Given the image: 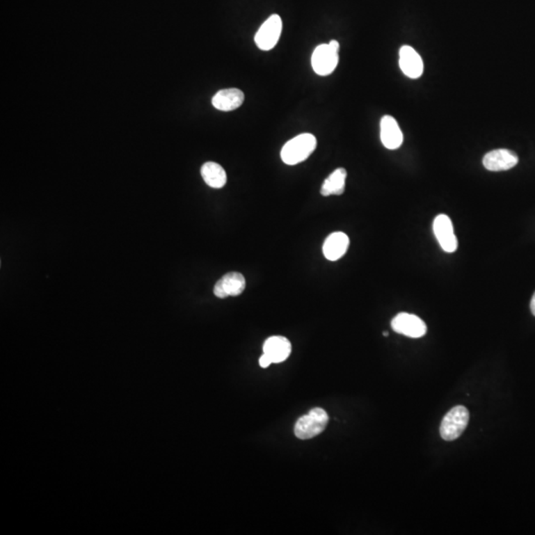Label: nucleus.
I'll return each mask as SVG.
<instances>
[{
    "instance_id": "1",
    "label": "nucleus",
    "mask_w": 535,
    "mask_h": 535,
    "mask_svg": "<svg viewBox=\"0 0 535 535\" xmlns=\"http://www.w3.org/2000/svg\"><path fill=\"white\" fill-rule=\"evenodd\" d=\"M317 138L310 133H303L287 141L281 151L282 162L289 166L298 165L307 160L317 149Z\"/></svg>"
},
{
    "instance_id": "2",
    "label": "nucleus",
    "mask_w": 535,
    "mask_h": 535,
    "mask_svg": "<svg viewBox=\"0 0 535 535\" xmlns=\"http://www.w3.org/2000/svg\"><path fill=\"white\" fill-rule=\"evenodd\" d=\"M328 422V415L324 408H312L307 415L298 418L294 425V436L301 440L314 438L324 431Z\"/></svg>"
},
{
    "instance_id": "3",
    "label": "nucleus",
    "mask_w": 535,
    "mask_h": 535,
    "mask_svg": "<svg viewBox=\"0 0 535 535\" xmlns=\"http://www.w3.org/2000/svg\"><path fill=\"white\" fill-rule=\"evenodd\" d=\"M340 43L335 40L315 48L312 53V65L319 76L326 77L333 74L340 63Z\"/></svg>"
},
{
    "instance_id": "4",
    "label": "nucleus",
    "mask_w": 535,
    "mask_h": 535,
    "mask_svg": "<svg viewBox=\"0 0 535 535\" xmlns=\"http://www.w3.org/2000/svg\"><path fill=\"white\" fill-rule=\"evenodd\" d=\"M469 417V411L463 406H455L448 411L441 422V438L446 441L459 438L468 425Z\"/></svg>"
},
{
    "instance_id": "5",
    "label": "nucleus",
    "mask_w": 535,
    "mask_h": 535,
    "mask_svg": "<svg viewBox=\"0 0 535 535\" xmlns=\"http://www.w3.org/2000/svg\"><path fill=\"white\" fill-rule=\"evenodd\" d=\"M282 21L278 14L270 16L255 35V43L262 51L275 48L281 37Z\"/></svg>"
},
{
    "instance_id": "6",
    "label": "nucleus",
    "mask_w": 535,
    "mask_h": 535,
    "mask_svg": "<svg viewBox=\"0 0 535 535\" xmlns=\"http://www.w3.org/2000/svg\"><path fill=\"white\" fill-rule=\"evenodd\" d=\"M392 330L410 338H420L427 331L424 320L415 314L401 312L392 320Z\"/></svg>"
},
{
    "instance_id": "7",
    "label": "nucleus",
    "mask_w": 535,
    "mask_h": 535,
    "mask_svg": "<svg viewBox=\"0 0 535 535\" xmlns=\"http://www.w3.org/2000/svg\"><path fill=\"white\" fill-rule=\"evenodd\" d=\"M433 232L439 245L446 253H453L456 251L457 238L449 217L445 214H439L436 216L433 221Z\"/></svg>"
},
{
    "instance_id": "8",
    "label": "nucleus",
    "mask_w": 535,
    "mask_h": 535,
    "mask_svg": "<svg viewBox=\"0 0 535 535\" xmlns=\"http://www.w3.org/2000/svg\"><path fill=\"white\" fill-rule=\"evenodd\" d=\"M518 163V157L513 151L508 149H497L486 154L483 159V165L490 172H501L513 169Z\"/></svg>"
},
{
    "instance_id": "9",
    "label": "nucleus",
    "mask_w": 535,
    "mask_h": 535,
    "mask_svg": "<svg viewBox=\"0 0 535 535\" xmlns=\"http://www.w3.org/2000/svg\"><path fill=\"white\" fill-rule=\"evenodd\" d=\"M246 280L244 276L238 272H231L224 275L214 286V293L219 298L228 296H237L245 291Z\"/></svg>"
},
{
    "instance_id": "10",
    "label": "nucleus",
    "mask_w": 535,
    "mask_h": 535,
    "mask_svg": "<svg viewBox=\"0 0 535 535\" xmlns=\"http://www.w3.org/2000/svg\"><path fill=\"white\" fill-rule=\"evenodd\" d=\"M399 67L410 79H418L424 72V62L420 54L410 46L399 49Z\"/></svg>"
},
{
    "instance_id": "11",
    "label": "nucleus",
    "mask_w": 535,
    "mask_h": 535,
    "mask_svg": "<svg viewBox=\"0 0 535 535\" xmlns=\"http://www.w3.org/2000/svg\"><path fill=\"white\" fill-rule=\"evenodd\" d=\"M381 141L389 150H396L404 142V135L396 119L385 115L381 120Z\"/></svg>"
},
{
    "instance_id": "12",
    "label": "nucleus",
    "mask_w": 535,
    "mask_h": 535,
    "mask_svg": "<svg viewBox=\"0 0 535 535\" xmlns=\"http://www.w3.org/2000/svg\"><path fill=\"white\" fill-rule=\"evenodd\" d=\"M263 351L273 363L279 364L286 361L292 353V344L284 336H272L264 343Z\"/></svg>"
},
{
    "instance_id": "13",
    "label": "nucleus",
    "mask_w": 535,
    "mask_h": 535,
    "mask_svg": "<svg viewBox=\"0 0 535 535\" xmlns=\"http://www.w3.org/2000/svg\"><path fill=\"white\" fill-rule=\"evenodd\" d=\"M349 244V237L345 233L334 232L326 238L322 251L327 260L337 261L346 254Z\"/></svg>"
},
{
    "instance_id": "14",
    "label": "nucleus",
    "mask_w": 535,
    "mask_h": 535,
    "mask_svg": "<svg viewBox=\"0 0 535 535\" xmlns=\"http://www.w3.org/2000/svg\"><path fill=\"white\" fill-rule=\"evenodd\" d=\"M245 95L238 88H226L212 97V105L221 111H232L239 109L244 102Z\"/></svg>"
},
{
    "instance_id": "15",
    "label": "nucleus",
    "mask_w": 535,
    "mask_h": 535,
    "mask_svg": "<svg viewBox=\"0 0 535 535\" xmlns=\"http://www.w3.org/2000/svg\"><path fill=\"white\" fill-rule=\"evenodd\" d=\"M200 174L203 181L210 188L222 189L227 183V175L219 163L214 162L203 163Z\"/></svg>"
},
{
    "instance_id": "16",
    "label": "nucleus",
    "mask_w": 535,
    "mask_h": 535,
    "mask_svg": "<svg viewBox=\"0 0 535 535\" xmlns=\"http://www.w3.org/2000/svg\"><path fill=\"white\" fill-rule=\"evenodd\" d=\"M346 177L347 170L343 168H338L324 181L320 189V193L324 196L342 195L345 191Z\"/></svg>"
},
{
    "instance_id": "17",
    "label": "nucleus",
    "mask_w": 535,
    "mask_h": 535,
    "mask_svg": "<svg viewBox=\"0 0 535 535\" xmlns=\"http://www.w3.org/2000/svg\"><path fill=\"white\" fill-rule=\"evenodd\" d=\"M259 364H260L262 368H268L271 364H273V362L272 360L269 358V356H267V355L264 353V354L260 357V360H259Z\"/></svg>"
},
{
    "instance_id": "18",
    "label": "nucleus",
    "mask_w": 535,
    "mask_h": 535,
    "mask_svg": "<svg viewBox=\"0 0 535 535\" xmlns=\"http://www.w3.org/2000/svg\"><path fill=\"white\" fill-rule=\"evenodd\" d=\"M530 310H532V312L535 317V293L534 296H532V303H530Z\"/></svg>"
},
{
    "instance_id": "19",
    "label": "nucleus",
    "mask_w": 535,
    "mask_h": 535,
    "mask_svg": "<svg viewBox=\"0 0 535 535\" xmlns=\"http://www.w3.org/2000/svg\"><path fill=\"white\" fill-rule=\"evenodd\" d=\"M383 335H384V336H389V333H383Z\"/></svg>"
}]
</instances>
